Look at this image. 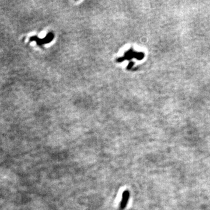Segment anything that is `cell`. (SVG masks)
Instances as JSON below:
<instances>
[{
	"label": "cell",
	"instance_id": "1",
	"mask_svg": "<svg viewBox=\"0 0 210 210\" xmlns=\"http://www.w3.org/2000/svg\"><path fill=\"white\" fill-rule=\"evenodd\" d=\"M130 197L129 191L128 190H125L123 194V197L121 199V201L120 204V210L124 209L127 206Z\"/></svg>",
	"mask_w": 210,
	"mask_h": 210
}]
</instances>
